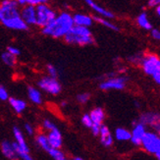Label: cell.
Masks as SVG:
<instances>
[{"label":"cell","mask_w":160,"mask_h":160,"mask_svg":"<svg viewBox=\"0 0 160 160\" xmlns=\"http://www.w3.org/2000/svg\"><path fill=\"white\" fill-rule=\"evenodd\" d=\"M85 2L92 8L95 13L98 14L99 16L101 17H104V18H107V19H113L115 16H114V14L112 12H110L109 10L105 9L104 7L100 6L97 4L94 0H85Z\"/></svg>","instance_id":"cell-14"},{"label":"cell","mask_w":160,"mask_h":160,"mask_svg":"<svg viewBox=\"0 0 160 160\" xmlns=\"http://www.w3.org/2000/svg\"><path fill=\"white\" fill-rule=\"evenodd\" d=\"M114 137L119 142H128L131 140V132L125 128H117L115 130Z\"/></svg>","instance_id":"cell-22"},{"label":"cell","mask_w":160,"mask_h":160,"mask_svg":"<svg viewBox=\"0 0 160 160\" xmlns=\"http://www.w3.org/2000/svg\"><path fill=\"white\" fill-rule=\"evenodd\" d=\"M13 134H14V138H15V142L18 147L23 149L25 151H28L30 152V148L28 147V144L26 142V140H25V137L22 133V131H21L18 127H14L13 128Z\"/></svg>","instance_id":"cell-18"},{"label":"cell","mask_w":160,"mask_h":160,"mask_svg":"<svg viewBox=\"0 0 160 160\" xmlns=\"http://www.w3.org/2000/svg\"><path fill=\"white\" fill-rule=\"evenodd\" d=\"M89 116L92 120V125H97V126H101L104 119H105V113H104V110L101 107L93 108L90 111Z\"/></svg>","instance_id":"cell-17"},{"label":"cell","mask_w":160,"mask_h":160,"mask_svg":"<svg viewBox=\"0 0 160 160\" xmlns=\"http://www.w3.org/2000/svg\"><path fill=\"white\" fill-rule=\"evenodd\" d=\"M74 159H75V160H82V157H78V156H77V157H75Z\"/></svg>","instance_id":"cell-41"},{"label":"cell","mask_w":160,"mask_h":160,"mask_svg":"<svg viewBox=\"0 0 160 160\" xmlns=\"http://www.w3.org/2000/svg\"><path fill=\"white\" fill-rule=\"evenodd\" d=\"M153 130L156 132V133L158 134V136L160 137V124H158L157 126H155V127L153 128Z\"/></svg>","instance_id":"cell-39"},{"label":"cell","mask_w":160,"mask_h":160,"mask_svg":"<svg viewBox=\"0 0 160 160\" xmlns=\"http://www.w3.org/2000/svg\"><path fill=\"white\" fill-rule=\"evenodd\" d=\"M73 21H74V25L88 27V28L93 24V19L92 16L82 13H77L73 15Z\"/></svg>","instance_id":"cell-15"},{"label":"cell","mask_w":160,"mask_h":160,"mask_svg":"<svg viewBox=\"0 0 160 160\" xmlns=\"http://www.w3.org/2000/svg\"><path fill=\"white\" fill-rule=\"evenodd\" d=\"M46 70H47L48 76H50V77H53V78L58 77V70L55 66H53L51 64H48L46 66Z\"/></svg>","instance_id":"cell-28"},{"label":"cell","mask_w":160,"mask_h":160,"mask_svg":"<svg viewBox=\"0 0 160 160\" xmlns=\"http://www.w3.org/2000/svg\"><path fill=\"white\" fill-rule=\"evenodd\" d=\"M64 40L69 44L87 46L94 43V38L88 27L74 25L65 36Z\"/></svg>","instance_id":"cell-3"},{"label":"cell","mask_w":160,"mask_h":160,"mask_svg":"<svg viewBox=\"0 0 160 160\" xmlns=\"http://www.w3.org/2000/svg\"><path fill=\"white\" fill-rule=\"evenodd\" d=\"M143 72L152 77L157 73H160V58L156 54L149 53L143 55L140 64Z\"/></svg>","instance_id":"cell-6"},{"label":"cell","mask_w":160,"mask_h":160,"mask_svg":"<svg viewBox=\"0 0 160 160\" xmlns=\"http://www.w3.org/2000/svg\"><path fill=\"white\" fill-rule=\"evenodd\" d=\"M21 17L28 26H33L37 22V11L36 6L33 5H24L20 10Z\"/></svg>","instance_id":"cell-9"},{"label":"cell","mask_w":160,"mask_h":160,"mask_svg":"<svg viewBox=\"0 0 160 160\" xmlns=\"http://www.w3.org/2000/svg\"><path fill=\"white\" fill-rule=\"evenodd\" d=\"M0 22L14 31H27L29 29L21 17L19 3L16 0H2L0 2Z\"/></svg>","instance_id":"cell-1"},{"label":"cell","mask_w":160,"mask_h":160,"mask_svg":"<svg viewBox=\"0 0 160 160\" xmlns=\"http://www.w3.org/2000/svg\"><path fill=\"white\" fill-rule=\"evenodd\" d=\"M47 153L49 154V156L54 160H65L66 159L65 153L60 148H51L49 150L47 151Z\"/></svg>","instance_id":"cell-26"},{"label":"cell","mask_w":160,"mask_h":160,"mask_svg":"<svg viewBox=\"0 0 160 160\" xmlns=\"http://www.w3.org/2000/svg\"><path fill=\"white\" fill-rule=\"evenodd\" d=\"M89 99H90V94L88 92H82L77 95V100L82 104L87 103Z\"/></svg>","instance_id":"cell-29"},{"label":"cell","mask_w":160,"mask_h":160,"mask_svg":"<svg viewBox=\"0 0 160 160\" xmlns=\"http://www.w3.org/2000/svg\"><path fill=\"white\" fill-rule=\"evenodd\" d=\"M47 140L49 142L50 147L54 148H61L62 144H63V140H62L61 132L58 130V128H54L51 131H48Z\"/></svg>","instance_id":"cell-12"},{"label":"cell","mask_w":160,"mask_h":160,"mask_svg":"<svg viewBox=\"0 0 160 160\" xmlns=\"http://www.w3.org/2000/svg\"><path fill=\"white\" fill-rule=\"evenodd\" d=\"M19 3V5H33L37 6L38 4H42V3H47L49 0H16Z\"/></svg>","instance_id":"cell-27"},{"label":"cell","mask_w":160,"mask_h":160,"mask_svg":"<svg viewBox=\"0 0 160 160\" xmlns=\"http://www.w3.org/2000/svg\"><path fill=\"white\" fill-rule=\"evenodd\" d=\"M74 26L73 16L68 12H61L49 24L41 28L43 34L54 38H62Z\"/></svg>","instance_id":"cell-2"},{"label":"cell","mask_w":160,"mask_h":160,"mask_svg":"<svg viewBox=\"0 0 160 160\" xmlns=\"http://www.w3.org/2000/svg\"><path fill=\"white\" fill-rule=\"evenodd\" d=\"M154 8H155V12H156V14L158 15V17L160 18V4H158L157 6H155Z\"/></svg>","instance_id":"cell-40"},{"label":"cell","mask_w":160,"mask_h":160,"mask_svg":"<svg viewBox=\"0 0 160 160\" xmlns=\"http://www.w3.org/2000/svg\"><path fill=\"white\" fill-rule=\"evenodd\" d=\"M0 148H1L2 154L8 159H16L17 154H16V150L14 148L13 142H8V141H3L0 145Z\"/></svg>","instance_id":"cell-16"},{"label":"cell","mask_w":160,"mask_h":160,"mask_svg":"<svg viewBox=\"0 0 160 160\" xmlns=\"http://www.w3.org/2000/svg\"><path fill=\"white\" fill-rule=\"evenodd\" d=\"M145 132H147V129H145V126L143 124L138 121L137 123H134V128L131 132V140H130L132 143L136 145V147H141L142 137Z\"/></svg>","instance_id":"cell-10"},{"label":"cell","mask_w":160,"mask_h":160,"mask_svg":"<svg viewBox=\"0 0 160 160\" xmlns=\"http://www.w3.org/2000/svg\"><path fill=\"white\" fill-rule=\"evenodd\" d=\"M141 147L150 154H153L160 160V137L156 132H145Z\"/></svg>","instance_id":"cell-4"},{"label":"cell","mask_w":160,"mask_h":160,"mask_svg":"<svg viewBox=\"0 0 160 160\" xmlns=\"http://www.w3.org/2000/svg\"><path fill=\"white\" fill-rule=\"evenodd\" d=\"M93 19V22H96V23H98L100 25H102L103 27H105L107 28V29H110V30H112V31H115V32H119L120 29L118 28L115 24H113L112 22H110V21L107 20V18H104V17H98V16H94L92 17Z\"/></svg>","instance_id":"cell-23"},{"label":"cell","mask_w":160,"mask_h":160,"mask_svg":"<svg viewBox=\"0 0 160 160\" xmlns=\"http://www.w3.org/2000/svg\"><path fill=\"white\" fill-rule=\"evenodd\" d=\"M82 125L85 127L90 129V127L92 126V118H90L89 114L82 115Z\"/></svg>","instance_id":"cell-30"},{"label":"cell","mask_w":160,"mask_h":160,"mask_svg":"<svg viewBox=\"0 0 160 160\" xmlns=\"http://www.w3.org/2000/svg\"><path fill=\"white\" fill-rule=\"evenodd\" d=\"M36 11H37L36 26H38L40 28H43L47 24H49L51 21L54 20L55 17L57 16L56 12H55L47 3L37 5Z\"/></svg>","instance_id":"cell-5"},{"label":"cell","mask_w":160,"mask_h":160,"mask_svg":"<svg viewBox=\"0 0 160 160\" xmlns=\"http://www.w3.org/2000/svg\"><path fill=\"white\" fill-rule=\"evenodd\" d=\"M128 78L124 76H113L105 79L100 85L99 88L102 90H122L126 88Z\"/></svg>","instance_id":"cell-8"},{"label":"cell","mask_w":160,"mask_h":160,"mask_svg":"<svg viewBox=\"0 0 160 160\" xmlns=\"http://www.w3.org/2000/svg\"><path fill=\"white\" fill-rule=\"evenodd\" d=\"M152 78H153L154 82L157 83V85L160 86V73H157V74H155L154 76H152Z\"/></svg>","instance_id":"cell-38"},{"label":"cell","mask_w":160,"mask_h":160,"mask_svg":"<svg viewBox=\"0 0 160 160\" xmlns=\"http://www.w3.org/2000/svg\"><path fill=\"white\" fill-rule=\"evenodd\" d=\"M42 127L46 130V131H51L52 129L56 128V125H55L53 122H51L50 120H44L42 123Z\"/></svg>","instance_id":"cell-33"},{"label":"cell","mask_w":160,"mask_h":160,"mask_svg":"<svg viewBox=\"0 0 160 160\" xmlns=\"http://www.w3.org/2000/svg\"><path fill=\"white\" fill-rule=\"evenodd\" d=\"M98 136L100 138V142L104 148H110L111 145L113 144V142H114L113 136L106 125H103V124L101 125Z\"/></svg>","instance_id":"cell-13"},{"label":"cell","mask_w":160,"mask_h":160,"mask_svg":"<svg viewBox=\"0 0 160 160\" xmlns=\"http://www.w3.org/2000/svg\"><path fill=\"white\" fill-rule=\"evenodd\" d=\"M38 87L43 92L52 95L59 94L62 90L61 83L59 82L57 78H53L50 77V76H46V77L41 78L38 81Z\"/></svg>","instance_id":"cell-7"},{"label":"cell","mask_w":160,"mask_h":160,"mask_svg":"<svg viewBox=\"0 0 160 160\" xmlns=\"http://www.w3.org/2000/svg\"><path fill=\"white\" fill-rule=\"evenodd\" d=\"M158 4H160V0H148V7H151V8L157 6Z\"/></svg>","instance_id":"cell-37"},{"label":"cell","mask_w":160,"mask_h":160,"mask_svg":"<svg viewBox=\"0 0 160 160\" xmlns=\"http://www.w3.org/2000/svg\"><path fill=\"white\" fill-rule=\"evenodd\" d=\"M137 24L138 27L145 31H150L152 29V25L148 18V14L145 12L141 13L140 15L137 17Z\"/></svg>","instance_id":"cell-21"},{"label":"cell","mask_w":160,"mask_h":160,"mask_svg":"<svg viewBox=\"0 0 160 160\" xmlns=\"http://www.w3.org/2000/svg\"><path fill=\"white\" fill-rule=\"evenodd\" d=\"M1 60L5 65L9 66V67H14L17 64V57L12 55L11 53H9L8 51L2 53Z\"/></svg>","instance_id":"cell-24"},{"label":"cell","mask_w":160,"mask_h":160,"mask_svg":"<svg viewBox=\"0 0 160 160\" xmlns=\"http://www.w3.org/2000/svg\"><path fill=\"white\" fill-rule=\"evenodd\" d=\"M9 104L17 114H22L27 108L26 101L15 97H9Z\"/></svg>","instance_id":"cell-19"},{"label":"cell","mask_w":160,"mask_h":160,"mask_svg":"<svg viewBox=\"0 0 160 160\" xmlns=\"http://www.w3.org/2000/svg\"><path fill=\"white\" fill-rule=\"evenodd\" d=\"M9 99V94H8V92L6 90V88L0 85V100L2 101H6Z\"/></svg>","instance_id":"cell-32"},{"label":"cell","mask_w":160,"mask_h":160,"mask_svg":"<svg viewBox=\"0 0 160 160\" xmlns=\"http://www.w3.org/2000/svg\"><path fill=\"white\" fill-rule=\"evenodd\" d=\"M7 51H8L9 53H11L12 55H14V56H16V57H18L21 54V51H20L19 48L16 46H12V45L7 47Z\"/></svg>","instance_id":"cell-34"},{"label":"cell","mask_w":160,"mask_h":160,"mask_svg":"<svg viewBox=\"0 0 160 160\" xmlns=\"http://www.w3.org/2000/svg\"><path fill=\"white\" fill-rule=\"evenodd\" d=\"M151 37L153 39L160 41V30L158 29H151Z\"/></svg>","instance_id":"cell-35"},{"label":"cell","mask_w":160,"mask_h":160,"mask_svg":"<svg viewBox=\"0 0 160 160\" xmlns=\"http://www.w3.org/2000/svg\"><path fill=\"white\" fill-rule=\"evenodd\" d=\"M138 122L143 124L145 127L149 126L151 128H154L160 124V114L157 112H145L142 113L140 118H138Z\"/></svg>","instance_id":"cell-11"},{"label":"cell","mask_w":160,"mask_h":160,"mask_svg":"<svg viewBox=\"0 0 160 160\" xmlns=\"http://www.w3.org/2000/svg\"><path fill=\"white\" fill-rule=\"evenodd\" d=\"M25 131H26V133L29 135V136H32L33 133H34V130L32 127V125L31 124H28V123L25 124Z\"/></svg>","instance_id":"cell-36"},{"label":"cell","mask_w":160,"mask_h":160,"mask_svg":"<svg viewBox=\"0 0 160 160\" xmlns=\"http://www.w3.org/2000/svg\"><path fill=\"white\" fill-rule=\"evenodd\" d=\"M37 142L38 144L39 145V147L42 148L44 151H48L51 147H50V144L49 142H48V140H47V136L45 134H39L37 136Z\"/></svg>","instance_id":"cell-25"},{"label":"cell","mask_w":160,"mask_h":160,"mask_svg":"<svg viewBox=\"0 0 160 160\" xmlns=\"http://www.w3.org/2000/svg\"><path fill=\"white\" fill-rule=\"evenodd\" d=\"M143 57V55H141V54H136V55H133V56H130L129 57V61L131 63L133 64H141V61Z\"/></svg>","instance_id":"cell-31"},{"label":"cell","mask_w":160,"mask_h":160,"mask_svg":"<svg viewBox=\"0 0 160 160\" xmlns=\"http://www.w3.org/2000/svg\"><path fill=\"white\" fill-rule=\"evenodd\" d=\"M28 95H29L30 100L37 104V105H39V104L42 103V96H41L40 92L33 87H29L28 88Z\"/></svg>","instance_id":"cell-20"}]
</instances>
